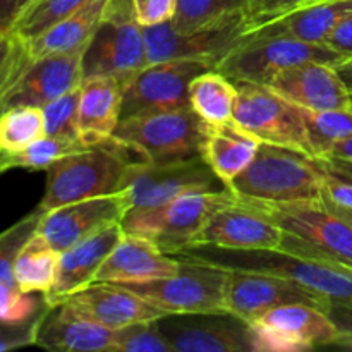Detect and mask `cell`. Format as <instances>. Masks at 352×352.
I'll use <instances>...</instances> for the list:
<instances>
[{
  "instance_id": "f5cc1de1",
  "label": "cell",
  "mask_w": 352,
  "mask_h": 352,
  "mask_svg": "<svg viewBox=\"0 0 352 352\" xmlns=\"http://www.w3.org/2000/svg\"><path fill=\"white\" fill-rule=\"evenodd\" d=\"M30 2H31V0H28V2H26V3H30Z\"/></svg>"
},
{
  "instance_id": "b9f144b4",
  "label": "cell",
  "mask_w": 352,
  "mask_h": 352,
  "mask_svg": "<svg viewBox=\"0 0 352 352\" xmlns=\"http://www.w3.org/2000/svg\"><path fill=\"white\" fill-rule=\"evenodd\" d=\"M41 315L21 323H9L0 320V352L34 346V342H36L38 322H40Z\"/></svg>"
},
{
  "instance_id": "816d5d0a",
  "label": "cell",
  "mask_w": 352,
  "mask_h": 352,
  "mask_svg": "<svg viewBox=\"0 0 352 352\" xmlns=\"http://www.w3.org/2000/svg\"><path fill=\"white\" fill-rule=\"evenodd\" d=\"M323 203H325V205H327V208H330L333 213H337V215L342 217L344 220H347V222H349L351 226H352V208H346V206L337 205V203H333V201H330V199H327L325 196H323Z\"/></svg>"
},
{
  "instance_id": "8fae6325",
  "label": "cell",
  "mask_w": 352,
  "mask_h": 352,
  "mask_svg": "<svg viewBox=\"0 0 352 352\" xmlns=\"http://www.w3.org/2000/svg\"><path fill=\"white\" fill-rule=\"evenodd\" d=\"M234 120L261 143L278 144L313 157L301 109L267 85L239 81ZM315 158V157H313Z\"/></svg>"
},
{
  "instance_id": "f1b7e54d",
  "label": "cell",
  "mask_w": 352,
  "mask_h": 352,
  "mask_svg": "<svg viewBox=\"0 0 352 352\" xmlns=\"http://www.w3.org/2000/svg\"><path fill=\"white\" fill-rule=\"evenodd\" d=\"M60 251L55 250L40 232H34L17 253L14 278L23 292L47 294L57 280Z\"/></svg>"
},
{
  "instance_id": "d6a6232c",
  "label": "cell",
  "mask_w": 352,
  "mask_h": 352,
  "mask_svg": "<svg viewBox=\"0 0 352 352\" xmlns=\"http://www.w3.org/2000/svg\"><path fill=\"white\" fill-rule=\"evenodd\" d=\"M45 136L41 107L17 105L0 112V151H17Z\"/></svg>"
},
{
  "instance_id": "bcb514c9",
  "label": "cell",
  "mask_w": 352,
  "mask_h": 352,
  "mask_svg": "<svg viewBox=\"0 0 352 352\" xmlns=\"http://www.w3.org/2000/svg\"><path fill=\"white\" fill-rule=\"evenodd\" d=\"M325 198L340 206L352 208V181L340 179L325 170Z\"/></svg>"
},
{
  "instance_id": "e0dca14e",
  "label": "cell",
  "mask_w": 352,
  "mask_h": 352,
  "mask_svg": "<svg viewBox=\"0 0 352 352\" xmlns=\"http://www.w3.org/2000/svg\"><path fill=\"white\" fill-rule=\"evenodd\" d=\"M129 208V192L126 189L116 195L67 203L45 212L38 232L62 253L110 223L120 222Z\"/></svg>"
},
{
  "instance_id": "ba28073f",
  "label": "cell",
  "mask_w": 352,
  "mask_h": 352,
  "mask_svg": "<svg viewBox=\"0 0 352 352\" xmlns=\"http://www.w3.org/2000/svg\"><path fill=\"white\" fill-rule=\"evenodd\" d=\"M179 260L181 267L172 277L143 284H126V287L153 302L165 315L227 313L226 291L229 270L205 261L188 258Z\"/></svg>"
},
{
  "instance_id": "2e32d148",
  "label": "cell",
  "mask_w": 352,
  "mask_h": 352,
  "mask_svg": "<svg viewBox=\"0 0 352 352\" xmlns=\"http://www.w3.org/2000/svg\"><path fill=\"white\" fill-rule=\"evenodd\" d=\"M296 302L329 311L330 299L287 278L258 272L229 270L226 291L227 313H232L246 323L254 322L270 309Z\"/></svg>"
},
{
  "instance_id": "7402d4cb",
  "label": "cell",
  "mask_w": 352,
  "mask_h": 352,
  "mask_svg": "<svg viewBox=\"0 0 352 352\" xmlns=\"http://www.w3.org/2000/svg\"><path fill=\"white\" fill-rule=\"evenodd\" d=\"M81 315L112 330L165 316L160 308L133 289L110 282H93L67 299Z\"/></svg>"
},
{
  "instance_id": "d6986e66",
  "label": "cell",
  "mask_w": 352,
  "mask_h": 352,
  "mask_svg": "<svg viewBox=\"0 0 352 352\" xmlns=\"http://www.w3.org/2000/svg\"><path fill=\"white\" fill-rule=\"evenodd\" d=\"M282 229L256 203L237 199L215 213L191 246L226 250H278ZM189 246V248H191Z\"/></svg>"
},
{
  "instance_id": "ac0fdd59",
  "label": "cell",
  "mask_w": 352,
  "mask_h": 352,
  "mask_svg": "<svg viewBox=\"0 0 352 352\" xmlns=\"http://www.w3.org/2000/svg\"><path fill=\"white\" fill-rule=\"evenodd\" d=\"M82 54L85 50L52 54L30 60L0 98V112L17 105L43 109L58 96L78 89L85 81Z\"/></svg>"
},
{
  "instance_id": "e575fe53",
  "label": "cell",
  "mask_w": 352,
  "mask_h": 352,
  "mask_svg": "<svg viewBox=\"0 0 352 352\" xmlns=\"http://www.w3.org/2000/svg\"><path fill=\"white\" fill-rule=\"evenodd\" d=\"M243 12L246 14V0H177L170 24L177 31H192Z\"/></svg>"
},
{
  "instance_id": "60d3db41",
  "label": "cell",
  "mask_w": 352,
  "mask_h": 352,
  "mask_svg": "<svg viewBox=\"0 0 352 352\" xmlns=\"http://www.w3.org/2000/svg\"><path fill=\"white\" fill-rule=\"evenodd\" d=\"M318 2H323V0H246L248 33Z\"/></svg>"
},
{
  "instance_id": "3957f363",
  "label": "cell",
  "mask_w": 352,
  "mask_h": 352,
  "mask_svg": "<svg viewBox=\"0 0 352 352\" xmlns=\"http://www.w3.org/2000/svg\"><path fill=\"white\" fill-rule=\"evenodd\" d=\"M136 155L113 138L91 144L55 162L47 170V186L38 208L50 212L67 203L124 191V181Z\"/></svg>"
},
{
  "instance_id": "603a6c76",
  "label": "cell",
  "mask_w": 352,
  "mask_h": 352,
  "mask_svg": "<svg viewBox=\"0 0 352 352\" xmlns=\"http://www.w3.org/2000/svg\"><path fill=\"white\" fill-rule=\"evenodd\" d=\"M179 258L164 253L151 239L138 234L124 232L112 253L103 261L95 282L110 284H143L167 278L177 274Z\"/></svg>"
},
{
  "instance_id": "5bb4252c",
  "label": "cell",
  "mask_w": 352,
  "mask_h": 352,
  "mask_svg": "<svg viewBox=\"0 0 352 352\" xmlns=\"http://www.w3.org/2000/svg\"><path fill=\"white\" fill-rule=\"evenodd\" d=\"M253 352H305L336 346L339 339L329 313L311 305H285L250 323Z\"/></svg>"
},
{
  "instance_id": "83f0119b",
  "label": "cell",
  "mask_w": 352,
  "mask_h": 352,
  "mask_svg": "<svg viewBox=\"0 0 352 352\" xmlns=\"http://www.w3.org/2000/svg\"><path fill=\"white\" fill-rule=\"evenodd\" d=\"M351 12L352 0H323L263 24L248 34L289 36L311 43H323L332 28Z\"/></svg>"
},
{
  "instance_id": "7dc6e473",
  "label": "cell",
  "mask_w": 352,
  "mask_h": 352,
  "mask_svg": "<svg viewBox=\"0 0 352 352\" xmlns=\"http://www.w3.org/2000/svg\"><path fill=\"white\" fill-rule=\"evenodd\" d=\"M28 0H0V31L10 30Z\"/></svg>"
},
{
  "instance_id": "30bf717a",
  "label": "cell",
  "mask_w": 352,
  "mask_h": 352,
  "mask_svg": "<svg viewBox=\"0 0 352 352\" xmlns=\"http://www.w3.org/2000/svg\"><path fill=\"white\" fill-rule=\"evenodd\" d=\"M148 64L165 60H199L217 67L248 34L246 14L226 17L192 31H177L168 23L144 26Z\"/></svg>"
},
{
  "instance_id": "7c38bea8",
  "label": "cell",
  "mask_w": 352,
  "mask_h": 352,
  "mask_svg": "<svg viewBox=\"0 0 352 352\" xmlns=\"http://www.w3.org/2000/svg\"><path fill=\"white\" fill-rule=\"evenodd\" d=\"M213 69L199 60H165L146 64L122 82L120 120L148 113L191 109L189 85L201 72Z\"/></svg>"
},
{
  "instance_id": "9a60e30c",
  "label": "cell",
  "mask_w": 352,
  "mask_h": 352,
  "mask_svg": "<svg viewBox=\"0 0 352 352\" xmlns=\"http://www.w3.org/2000/svg\"><path fill=\"white\" fill-rule=\"evenodd\" d=\"M157 323L172 352H253L250 323L232 313L165 315Z\"/></svg>"
},
{
  "instance_id": "4316f807",
  "label": "cell",
  "mask_w": 352,
  "mask_h": 352,
  "mask_svg": "<svg viewBox=\"0 0 352 352\" xmlns=\"http://www.w3.org/2000/svg\"><path fill=\"white\" fill-rule=\"evenodd\" d=\"M109 3L110 0H88L85 6L79 7L60 23L54 24L43 34L26 41L31 60L52 54L86 50L100 23L105 17Z\"/></svg>"
},
{
  "instance_id": "c3c4849f",
  "label": "cell",
  "mask_w": 352,
  "mask_h": 352,
  "mask_svg": "<svg viewBox=\"0 0 352 352\" xmlns=\"http://www.w3.org/2000/svg\"><path fill=\"white\" fill-rule=\"evenodd\" d=\"M322 165L325 167V170H329L330 174L337 175L340 179H347L352 181V162L344 160V158H325V160H320Z\"/></svg>"
},
{
  "instance_id": "484cf974",
  "label": "cell",
  "mask_w": 352,
  "mask_h": 352,
  "mask_svg": "<svg viewBox=\"0 0 352 352\" xmlns=\"http://www.w3.org/2000/svg\"><path fill=\"white\" fill-rule=\"evenodd\" d=\"M260 144L261 141L236 120L203 122L201 158L227 188L253 162Z\"/></svg>"
},
{
  "instance_id": "f6af8a7d",
  "label": "cell",
  "mask_w": 352,
  "mask_h": 352,
  "mask_svg": "<svg viewBox=\"0 0 352 352\" xmlns=\"http://www.w3.org/2000/svg\"><path fill=\"white\" fill-rule=\"evenodd\" d=\"M323 45L330 47L332 50L339 52L344 57H352V12L339 21L327 34Z\"/></svg>"
},
{
  "instance_id": "ee69618b",
  "label": "cell",
  "mask_w": 352,
  "mask_h": 352,
  "mask_svg": "<svg viewBox=\"0 0 352 352\" xmlns=\"http://www.w3.org/2000/svg\"><path fill=\"white\" fill-rule=\"evenodd\" d=\"M336 323L339 339L336 346L352 349V302L349 301H330L327 311Z\"/></svg>"
},
{
  "instance_id": "d590c367",
  "label": "cell",
  "mask_w": 352,
  "mask_h": 352,
  "mask_svg": "<svg viewBox=\"0 0 352 352\" xmlns=\"http://www.w3.org/2000/svg\"><path fill=\"white\" fill-rule=\"evenodd\" d=\"M43 212L34 208L14 226L0 232V282L6 284H16L14 278V261L23 244L38 230Z\"/></svg>"
},
{
  "instance_id": "836d02e7",
  "label": "cell",
  "mask_w": 352,
  "mask_h": 352,
  "mask_svg": "<svg viewBox=\"0 0 352 352\" xmlns=\"http://www.w3.org/2000/svg\"><path fill=\"white\" fill-rule=\"evenodd\" d=\"M86 2L88 0H31L23 7L10 30L24 41H31Z\"/></svg>"
},
{
  "instance_id": "44dd1931",
  "label": "cell",
  "mask_w": 352,
  "mask_h": 352,
  "mask_svg": "<svg viewBox=\"0 0 352 352\" xmlns=\"http://www.w3.org/2000/svg\"><path fill=\"white\" fill-rule=\"evenodd\" d=\"M267 86L305 109L352 110V95L336 65L305 62L282 71Z\"/></svg>"
},
{
  "instance_id": "7a4b0ae2",
  "label": "cell",
  "mask_w": 352,
  "mask_h": 352,
  "mask_svg": "<svg viewBox=\"0 0 352 352\" xmlns=\"http://www.w3.org/2000/svg\"><path fill=\"white\" fill-rule=\"evenodd\" d=\"M177 258L205 261L227 270H246L275 275L296 282L330 301L352 302V268L308 260L280 250H226L215 246H191Z\"/></svg>"
},
{
  "instance_id": "277c9868",
  "label": "cell",
  "mask_w": 352,
  "mask_h": 352,
  "mask_svg": "<svg viewBox=\"0 0 352 352\" xmlns=\"http://www.w3.org/2000/svg\"><path fill=\"white\" fill-rule=\"evenodd\" d=\"M256 205L282 229L280 251L352 268V226L323 201Z\"/></svg>"
},
{
  "instance_id": "8d00e7d4",
  "label": "cell",
  "mask_w": 352,
  "mask_h": 352,
  "mask_svg": "<svg viewBox=\"0 0 352 352\" xmlns=\"http://www.w3.org/2000/svg\"><path fill=\"white\" fill-rule=\"evenodd\" d=\"M81 88V86H79ZM79 88L58 96L43 107L45 134L62 140L81 141L78 131V102ZM82 143V141H81Z\"/></svg>"
},
{
  "instance_id": "8992f818",
  "label": "cell",
  "mask_w": 352,
  "mask_h": 352,
  "mask_svg": "<svg viewBox=\"0 0 352 352\" xmlns=\"http://www.w3.org/2000/svg\"><path fill=\"white\" fill-rule=\"evenodd\" d=\"M346 58L323 43H311L289 36L246 34V38L230 50L215 69L234 82L250 81L268 85L275 76L294 65L305 62L336 65Z\"/></svg>"
},
{
  "instance_id": "1f68e13d",
  "label": "cell",
  "mask_w": 352,
  "mask_h": 352,
  "mask_svg": "<svg viewBox=\"0 0 352 352\" xmlns=\"http://www.w3.org/2000/svg\"><path fill=\"white\" fill-rule=\"evenodd\" d=\"M88 148L81 141L62 140V138L47 136L36 140L30 146L17 151H0V174L12 168H26V170H45L47 172L55 162L67 155L76 153Z\"/></svg>"
},
{
  "instance_id": "f35d334b",
  "label": "cell",
  "mask_w": 352,
  "mask_h": 352,
  "mask_svg": "<svg viewBox=\"0 0 352 352\" xmlns=\"http://www.w3.org/2000/svg\"><path fill=\"white\" fill-rule=\"evenodd\" d=\"M116 352H172V347L155 320L117 330Z\"/></svg>"
},
{
  "instance_id": "4fadbf2b",
  "label": "cell",
  "mask_w": 352,
  "mask_h": 352,
  "mask_svg": "<svg viewBox=\"0 0 352 352\" xmlns=\"http://www.w3.org/2000/svg\"><path fill=\"white\" fill-rule=\"evenodd\" d=\"M227 188L201 157L172 162H133L127 168L124 189L131 208H155L182 195Z\"/></svg>"
},
{
  "instance_id": "9c48e42d",
  "label": "cell",
  "mask_w": 352,
  "mask_h": 352,
  "mask_svg": "<svg viewBox=\"0 0 352 352\" xmlns=\"http://www.w3.org/2000/svg\"><path fill=\"white\" fill-rule=\"evenodd\" d=\"M146 64V41L133 3L110 0L105 17L82 54L85 78L113 76L124 82Z\"/></svg>"
},
{
  "instance_id": "f907efd6",
  "label": "cell",
  "mask_w": 352,
  "mask_h": 352,
  "mask_svg": "<svg viewBox=\"0 0 352 352\" xmlns=\"http://www.w3.org/2000/svg\"><path fill=\"white\" fill-rule=\"evenodd\" d=\"M336 71L339 72L340 79H342L344 85L347 86V89H349L352 95V57L339 62V64H336Z\"/></svg>"
},
{
  "instance_id": "6da1fadb",
  "label": "cell",
  "mask_w": 352,
  "mask_h": 352,
  "mask_svg": "<svg viewBox=\"0 0 352 352\" xmlns=\"http://www.w3.org/2000/svg\"><path fill=\"white\" fill-rule=\"evenodd\" d=\"M244 201L284 205L316 203L325 196V168L301 151L261 143L256 157L229 184Z\"/></svg>"
},
{
  "instance_id": "7bdbcfd3",
  "label": "cell",
  "mask_w": 352,
  "mask_h": 352,
  "mask_svg": "<svg viewBox=\"0 0 352 352\" xmlns=\"http://www.w3.org/2000/svg\"><path fill=\"white\" fill-rule=\"evenodd\" d=\"M141 26H158L174 19L177 0H131Z\"/></svg>"
},
{
  "instance_id": "4dcf8cb0",
  "label": "cell",
  "mask_w": 352,
  "mask_h": 352,
  "mask_svg": "<svg viewBox=\"0 0 352 352\" xmlns=\"http://www.w3.org/2000/svg\"><path fill=\"white\" fill-rule=\"evenodd\" d=\"M301 109L313 157L323 160L339 141L352 136V110Z\"/></svg>"
},
{
  "instance_id": "681fc988",
  "label": "cell",
  "mask_w": 352,
  "mask_h": 352,
  "mask_svg": "<svg viewBox=\"0 0 352 352\" xmlns=\"http://www.w3.org/2000/svg\"><path fill=\"white\" fill-rule=\"evenodd\" d=\"M327 158H344V160L352 162V136L339 141V143L332 148V151H330V155ZM323 160H325V158H323Z\"/></svg>"
},
{
  "instance_id": "f546056e",
  "label": "cell",
  "mask_w": 352,
  "mask_h": 352,
  "mask_svg": "<svg viewBox=\"0 0 352 352\" xmlns=\"http://www.w3.org/2000/svg\"><path fill=\"white\" fill-rule=\"evenodd\" d=\"M237 102V86L217 69H208L196 76L189 85V107L208 124L234 120Z\"/></svg>"
},
{
  "instance_id": "5b68a950",
  "label": "cell",
  "mask_w": 352,
  "mask_h": 352,
  "mask_svg": "<svg viewBox=\"0 0 352 352\" xmlns=\"http://www.w3.org/2000/svg\"><path fill=\"white\" fill-rule=\"evenodd\" d=\"M229 188L182 195L155 208H134L120 220L124 232L153 241L164 253L175 254L195 243L208 220L223 206L237 201Z\"/></svg>"
},
{
  "instance_id": "52a82bcc",
  "label": "cell",
  "mask_w": 352,
  "mask_h": 352,
  "mask_svg": "<svg viewBox=\"0 0 352 352\" xmlns=\"http://www.w3.org/2000/svg\"><path fill=\"white\" fill-rule=\"evenodd\" d=\"M113 140L144 162L201 157L203 120L192 109L148 113L120 120Z\"/></svg>"
},
{
  "instance_id": "ffe728a7",
  "label": "cell",
  "mask_w": 352,
  "mask_h": 352,
  "mask_svg": "<svg viewBox=\"0 0 352 352\" xmlns=\"http://www.w3.org/2000/svg\"><path fill=\"white\" fill-rule=\"evenodd\" d=\"M117 330L81 315L69 301L47 306L34 346L55 352H116Z\"/></svg>"
},
{
  "instance_id": "cb8c5ba5",
  "label": "cell",
  "mask_w": 352,
  "mask_h": 352,
  "mask_svg": "<svg viewBox=\"0 0 352 352\" xmlns=\"http://www.w3.org/2000/svg\"><path fill=\"white\" fill-rule=\"evenodd\" d=\"M124 236L120 222L110 223L105 229L98 230L88 239L81 241L76 246L60 253L57 280L54 287L43 294L47 306H55L67 301L71 296L88 287L96 278L103 261L109 258L113 248Z\"/></svg>"
},
{
  "instance_id": "d4e9b609",
  "label": "cell",
  "mask_w": 352,
  "mask_h": 352,
  "mask_svg": "<svg viewBox=\"0 0 352 352\" xmlns=\"http://www.w3.org/2000/svg\"><path fill=\"white\" fill-rule=\"evenodd\" d=\"M122 81L113 76H89L79 88L78 131L85 144L109 141L120 122Z\"/></svg>"
},
{
  "instance_id": "ab89813d",
  "label": "cell",
  "mask_w": 352,
  "mask_h": 352,
  "mask_svg": "<svg viewBox=\"0 0 352 352\" xmlns=\"http://www.w3.org/2000/svg\"><path fill=\"white\" fill-rule=\"evenodd\" d=\"M28 45L12 30L0 31V98L30 64Z\"/></svg>"
},
{
  "instance_id": "74e56055",
  "label": "cell",
  "mask_w": 352,
  "mask_h": 352,
  "mask_svg": "<svg viewBox=\"0 0 352 352\" xmlns=\"http://www.w3.org/2000/svg\"><path fill=\"white\" fill-rule=\"evenodd\" d=\"M47 309L43 296L36 298L34 292H23L17 284L0 282V320L21 323L36 318Z\"/></svg>"
}]
</instances>
